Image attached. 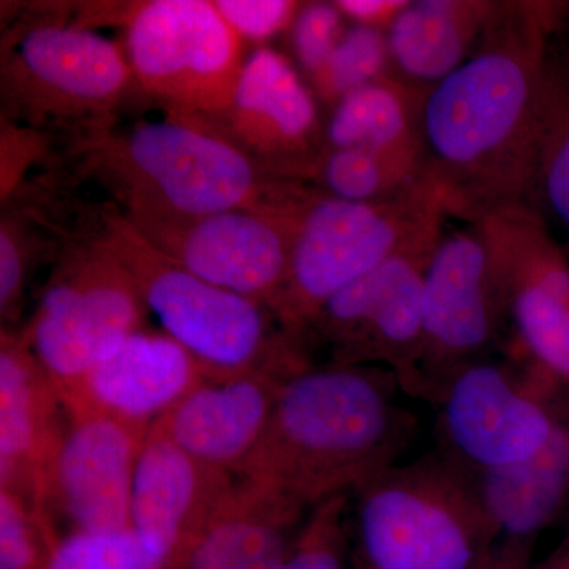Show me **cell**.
Segmentation results:
<instances>
[{
  "label": "cell",
  "mask_w": 569,
  "mask_h": 569,
  "mask_svg": "<svg viewBox=\"0 0 569 569\" xmlns=\"http://www.w3.org/2000/svg\"><path fill=\"white\" fill-rule=\"evenodd\" d=\"M63 422L66 410L58 389L24 335L2 329L0 488L17 490L43 509L41 485Z\"/></svg>",
  "instance_id": "obj_20"
},
{
  "label": "cell",
  "mask_w": 569,
  "mask_h": 569,
  "mask_svg": "<svg viewBox=\"0 0 569 569\" xmlns=\"http://www.w3.org/2000/svg\"><path fill=\"white\" fill-rule=\"evenodd\" d=\"M310 365L204 380L157 419L152 429L206 466L241 477L264 436L283 381Z\"/></svg>",
  "instance_id": "obj_19"
},
{
  "label": "cell",
  "mask_w": 569,
  "mask_h": 569,
  "mask_svg": "<svg viewBox=\"0 0 569 569\" xmlns=\"http://www.w3.org/2000/svg\"><path fill=\"white\" fill-rule=\"evenodd\" d=\"M144 312L132 280L97 246L82 217L21 331L54 387L63 388L141 329Z\"/></svg>",
  "instance_id": "obj_10"
},
{
  "label": "cell",
  "mask_w": 569,
  "mask_h": 569,
  "mask_svg": "<svg viewBox=\"0 0 569 569\" xmlns=\"http://www.w3.org/2000/svg\"><path fill=\"white\" fill-rule=\"evenodd\" d=\"M236 479L151 427L134 467L130 529L163 569H183Z\"/></svg>",
  "instance_id": "obj_17"
},
{
  "label": "cell",
  "mask_w": 569,
  "mask_h": 569,
  "mask_svg": "<svg viewBox=\"0 0 569 569\" xmlns=\"http://www.w3.org/2000/svg\"><path fill=\"white\" fill-rule=\"evenodd\" d=\"M309 511L274 486L238 477L183 569H279Z\"/></svg>",
  "instance_id": "obj_21"
},
{
  "label": "cell",
  "mask_w": 569,
  "mask_h": 569,
  "mask_svg": "<svg viewBox=\"0 0 569 569\" xmlns=\"http://www.w3.org/2000/svg\"><path fill=\"white\" fill-rule=\"evenodd\" d=\"M498 0H407L387 31L389 74L421 96L462 66Z\"/></svg>",
  "instance_id": "obj_22"
},
{
  "label": "cell",
  "mask_w": 569,
  "mask_h": 569,
  "mask_svg": "<svg viewBox=\"0 0 569 569\" xmlns=\"http://www.w3.org/2000/svg\"><path fill=\"white\" fill-rule=\"evenodd\" d=\"M507 325V290L485 224L445 230L422 279L426 402L448 372L488 356Z\"/></svg>",
  "instance_id": "obj_13"
},
{
  "label": "cell",
  "mask_w": 569,
  "mask_h": 569,
  "mask_svg": "<svg viewBox=\"0 0 569 569\" xmlns=\"http://www.w3.org/2000/svg\"><path fill=\"white\" fill-rule=\"evenodd\" d=\"M541 203L568 236L569 253V52L550 44L541 104L531 209Z\"/></svg>",
  "instance_id": "obj_24"
},
{
  "label": "cell",
  "mask_w": 569,
  "mask_h": 569,
  "mask_svg": "<svg viewBox=\"0 0 569 569\" xmlns=\"http://www.w3.org/2000/svg\"><path fill=\"white\" fill-rule=\"evenodd\" d=\"M0 93L3 121L66 133L78 152L114 130L118 111L138 89L118 44L48 17L3 33Z\"/></svg>",
  "instance_id": "obj_6"
},
{
  "label": "cell",
  "mask_w": 569,
  "mask_h": 569,
  "mask_svg": "<svg viewBox=\"0 0 569 569\" xmlns=\"http://www.w3.org/2000/svg\"><path fill=\"white\" fill-rule=\"evenodd\" d=\"M343 14L336 2L302 3L296 17L291 36L296 58L310 77L317 73L328 61L340 37L346 32Z\"/></svg>",
  "instance_id": "obj_31"
},
{
  "label": "cell",
  "mask_w": 569,
  "mask_h": 569,
  "mask_svg": "<svg viewBox=\"0 0 569 569\" xmlns=\"http://www.w3.org/2000/svg\"><path fill=\"white\" fill-rule=\"evenodd\" d=\"M213 6L242 40L264 41L293 28L302 2L293 0H216Z\"/></svg>",
  "instance_id": "obj_32"
},
{
  "label": "cell",
  "mask_w": 569,
  "mask_h": 569,
  "mask_svg": "<svg viewBox=\"0 0 569 569\" xmlns=\"http://www.w3.org/2000/svg\"><path fill=\"white\" fill-rule=\"evenodd\" d=\"M44 569H163L132 529L71 530L52 549Z\"/></svg>",
  "instance_id": "obj_30"
},
{
  "label": "cell",
  "mask_w": 569,
  "mask_h": 569,
  "mask_svg": "<svg viewBox=\"0 0 569 569\" xmlns=\"http://www.w3.org/2000/svg\"><path fill=\"white\" fill-rule=\"evenodd\" d=\"M86 227L132 280L146 310L197 359L208 380L312 362L309 346L284 331L269 307L176 263L146 241L118 206L89 212Z\"/></svg>",
  "instance_id": "obj_4"
},
{
  "label": "cell",
  "mask_w": 569,
  "mask_h": 569,
  "mask_svg": "<svg viewBox=\"0 0 569 569\" xmlns=\"http://www.w3.org/2000/svg\"><path fill=\"white\" fill-rule=\"evenodd\" d=\"M148 433L102 415L66 410L41 485L44 511H58L71 530L130 529L134 467Z\"/></svg>",
  "instance_id": "obj_15"
},
{
  "label": "cell",
  "mask_w": 569,
  "mask_h": 569,
  "mask_svg": "<svg viewBox=\"0 0 569 569\" xmlns=\"http://www.w3.org/2000/svg\"><path fill=\"white\" fill-rule=\"evenodd\" d=\"M449 219L432 183L381 201L351 203L313 190L296 223L290 271L271 310L307 342L321 306L397 254L436 244Z\"/></svg>",
  "instance_id": "obj_7"
},
{
  "label": "cell",
  "mask_w": 569,
  "mask_h": 569,
  "mask_svg": "<svg viewBox=\"0 0 569 569\" xmlns=\"http://www.w3.org/2000/svg\"><path fill=\"white\" fill-rule=\"evenodd\" d=\"M436 244L397 254L329 298L307 342L328 347L329 365L388 370L403 395L426 400L422 279Z\"/></svg>",
  "instance_id": "obj_11"
},
{
  "label": "cell",
  "mask_w": 569,
  "mask_h": 569,
  "mask_svg": "<svg viewBox=\"0 0 569 569\" xmlns=\"http://www.w3.org/2000/svg\"><path fill=\"white\" fill-rule=\"evenodd\" d=\"M406 3L407 0H339L336 6L356 26L387 32Z\"/></svg>",
  "instance_id": "obj_33"
},
{
  "label": "cell",
  "mask_w": 569,
  "mask_h": 569,
  "mask_svg": "<svg viewBox=\"0 0 569 569\" xmlns=\"http://www.w3.org/2000/svg\"><path fill=\"white\" fill-rule=\"evenodd\" d=\"M533 546L530 542L509 541V539H490L488 548L479 557L473 569H531Z\"/></svg>",
  "instance_id": "obj_34"
},
{
  "label": "cell",
  "mask_w": 569,
  "mask_h": 569,
  "mask_svg": "<svg viewBox=\"0 0 569 569\" xmlns=\"http://www.w3.org/2000/svg\"><path fill=\"white\" fill-rule=\"evenodd\" d=\"M59 539L50 515L0 488V569H44Z\"/></svg>",
  "instance_id": "obj_29"
},
{
  "label": "cell",
  "mask_w": 569,
  "mask_h": 569,
  "mask_svg": "<svg viewBox=\"0 0 569 569\" xmlns=\"http://www.w3.org/2000/svg\"><path fill=\"white\" fill-rule=\"evenodd\" d=\"M208 378L167 332L138 329L80 380L56 388L70 413H92L151 430L153 422Z\"/></svg>",
  "instance_id": "obj_18"
},
{
  "label": "cell",
  "mask_w": 569,
  "mask_h": 569,
  "mask_svg": "<svg viewBox=\"0 0 569 569\" xmlns=\"http://www.w3.org/2000/svg\"><path fill=\"white\" fill-rule=\"evenodd\" d=\"M531 569H569V533L560 542L559 548L549 553L541 563L533 565Z\"/></svg>",
  "instance_id": "obj_35"
},
{
  "label": "cell",
  "mask_w": 569,
  "mask_h": 569,
  "mask_svg": "<svg viewBox=\"0 0 569 569\" xmlns=\"http://www.w3.org/2000/svg\"><path fill=\"white\" fill-rule=\"evenodd\" d=\"M507 290L511 347L569 389V257L531 208L482 220Z\"/></svg>",
  "instance_id": "obj_14"
},
{
  "label": "cell",
  "mask_w": 569,
  "mask_h": 569,
  "mask_svg": "<svg viewBox=\"0 0 569 569\" xmlns=\"http://www.w3.org/2000/svg\"><path fill=\"white\" fill-rule=\"evenodd\" d=\"M350 508L348 493L310 508L279 569H351Z\"/></svg>",
  "instance_id": "obj_28"
},
{
  "label": "cell",
  "mask_w": 569,
  "mask_h": 569,
  "mask_svg": "<svg viewBox=\"0 0 569 569\" xmlns=\"http://www.w3.org/2000/svg\"><path fill=\"white\" fill-rule=\"evenodd\" d=\"M445 456L471 473L538 455L569 415V389L518 348L456 367L433 388Z\"/></svg>",
  "instance_id": "obj_8"
},
{
  "label": "cell",
  "mask_w": 569,
  "mask_h": 569,
  "mask_svg": "<svg viewBox=\"0 0 569 569\" xmlns=\"http://www.w3.org/2000/svg\"><path fill=\"white\" fill-rule=\"evenodd\" d=\"M400 396L399 381L380 367H302L280 387L241 477L274 486L309 509L353 496L400 463L418 436V419Z\"/></svg>",
  "instance_id": "obj_2"
},
{
  "label": "cell",
  "mask_w": 569,
  "mask_h": 569,
  "mask_svg": "<svg viewBox=\"0 0 569 569\" xmlns=\"http://www.w3.org/2000/svg\"><path fill=\"white\" fill-rule=\"evenodd\" d=\"M489 537L473 473L443 452L396 463L351 496V569H473Z\"/></svg>",
  "instance_id": "obj_5"
},
{
  "label": "cell",
  "mask_w": 569,
  "mask_h": 569,
  "mask_svg": "<svg viewBox=\"0 0 569 569\" xmlns=\"http://www.w3.org/2000/svg\"><path fill=\"white\" fill-rule=\"evenodd\" d=\"M138 92L167 111L220 118L244 67V40L208 0H149L123 10Z\"/></svg>",
  "instance_id": "obj_9"
},
{
  "label": "cell",
  "mask_w": 569,
  "mask_h": 569,
  "mask_svg": "<svg viewBox=\"0 0 569 569\" xmlns=\"http://www.w3.org/2000/svg\"><path fill=\"white\" fill-rule=\"evenodd\" d=\"M121 211L146 241L182 268L271 309L287 282L296 223L302 209H238L204 216L156 209Z\"/></svg>",
  "instance_id": "obj_12"
},
{
  "label": "cell",
  "mask_w": 569,
  "mask_h": 569,
  "mask_svg": "<svg viewBox=\"0 0 569 569\" xmlns=\"http://www.w3.org/2000/svg\"><path fill=\"white\" fill-rule=\"evenodd\" d=\"M388 73L387 32L353 24L346 29L328 61L310 81L320 99L336 104Z\"/></svg>",
  "instance_id": "obj_27"
},
{
  "label": "cell",
  "mask_w": 569,
  "mask_h": 569,
  "mask_svg": "<svg viewBox=\"0 0 569 569\" xmlns=\"http://www.w3.org/2000/svg\"><path fill=\"white\" fill-rule=\"evenodd\" d=\"M563 3L498 0L481 43L422 100L427 179L448 217L531 208L542 82Z\"/></svg>",
  "instance_id": "obj_1"
},
{
  "label": "cell",
  "mask_w": 569,
  "mask_h": 569,
  "mask_svg": "<svg viewBox=\"0 0 569 569\" xmlns=\"http://www.w3.org/2000/svg\"><path fill=\"white\" fill-rule=\"evenodd\" d=\"M212 122L266 171L290 181L305 182L326 148L316 97L271 48L246 59L230 107Z\"/></svg>",
  "instance_id": "obj_16"
},
{
  "label": "cell",
  "mask_w": 569,
  "mask_h": 569,
  "mask_svg": "<svg viewBox=\"0 0 569 569\" xmlns=\"http://www.w3.org/2000/svg\"><path fill=\"white\" fill-rule=\"evenodd\" d=\"M422 100L388 73L335 104L325 122L326 148L362 149L425 167Z\"/></svg>",
  "instance_id": "obj_23"
},
{
  "label": "cell",
  "mask_w": 569,
  "mask_h": 569,
  "mask_svg": "<svg viewBox=\"0 0 569 569\" xmlns=\"http://www.w3.org/2000/svg\"><path fill=\"white\" fill-rule=\"evenodd\" d=\"M305 182L328 197L351 203H381L432 183L421 164L362 149L331 148H325Z\"/></svg>",
  "instance_id": "obj_25"
},
{
  "label": "cell",
  "mask_w": 569,
  "mask_h": 569,
  "mask_svg": "<svg viewBox=\"0 0 569 569\" xmlns=\"http://www.w3.org/2000/svg\"><path fill=\"white\" fill-rule=\"evenodd\" d=\"M77 153L82 171L103 179L123 209L298 212L316 190L269 173L216 122L181 112L111 130Z\"/></svg>",
  "instance_id": "obj_3"
},
{
  "label": "cell",
  "mask_w": 569,
  "mask_h": 569,
  "mask_svg": "<svg viewBox=\"0 0 569 569\" xmlns=\"http://www.w3.org/2000/svg\"><path fill=\"white\" fill-rule=\"evenodd\" d=\"M28 206L17 208L3 206L0 223V316L2 329L18 318L22 298H24L28 277L31 274L33 260L48 247L62 250L66 242H51L50 234H66L61 224L54 227L40 213L31 211ZM70 239V238H69Z\"/></svg>",
  "instance_id": "obj_26"
}]
</instances>
